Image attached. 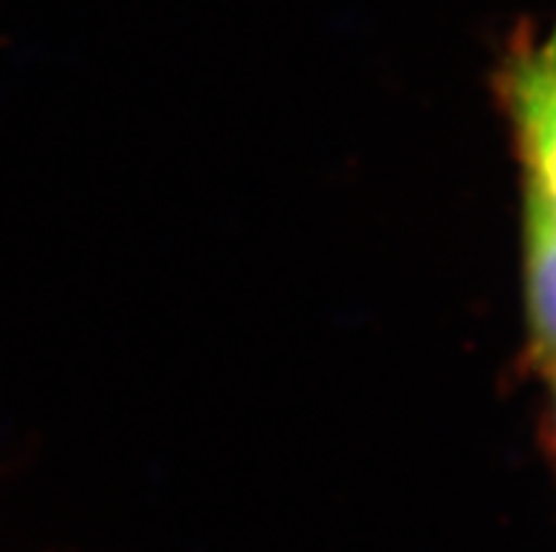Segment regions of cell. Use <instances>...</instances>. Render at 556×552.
<instances>
[{"instance_id": "obj_1", "label": "cell", "mask_w": 556, "mask_h": 552, "mask_svg": "<svg viewBox=\"0 0 556 552\" xmlns=\"http://www.w3.org/2000/svg\"><path fill=\"white\" fill-rule=\"evenodd\" d=\"M501 91L520 150L526 192L556 209V26L543 42H520L508 54Z\"/></svg>"}, {"instance_id": "obj_2", "label": "cell", "mask_w": 556, "mask_h": 552, "mask_svg": "<svg viewBox=\"0 0 556 552\" xmlns=\"http://www.w3.org/2000/svg\"><path fill=\"white\" fill-rule=\"evenodd\" d=\"M522 280L531 356L556 375V209L529 192L522 215Z\"/></svg>"}, {"instance_id": "obj_3", "label": "cell", "mask_w": 556, "mask_h": 552, "mask_svg": "<svg viewBox=\"0 0 556 552\" xmlns=\"http://www.w3.org/2000/svg\"><path fill=\"white\" fill-rule=\"evenodd\" d=\"M554 377H556V375H554Z\"/></svg>"}]
</instances>
